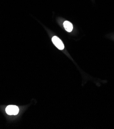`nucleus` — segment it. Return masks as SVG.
Wrapping results in <instances>:
<instances>
[{
    "label": "nucleus",
    "mask_w": 114,
    "mask_h": 129,
    "mask_svg": "<svg viewBox=\"0 0 114 129\" xmlns=\"http://www.w3.org/2000/svg\"><path fill=\"white\" fill-rule=\"evenodd\" d=\"M52 41L56 46L60 50H63L64 48V45L62 41L58 36H54L52 38Z\"/></svg>",
    "instance_id": "f03ea898"
},
{
    "label": "nucleus",
    "mask_w": 114,
    "mask_h": 129,
    "mask_svg": "<svg viewBox=\"0 0 114 129\" xmlns=\"http://www.w3.org/2000/svg\"><path fill=\"white\" fill-rule=\"evenodd\" d=\"M63 26L64 27L65 30L68 32H71L73 30V24L69 22V21H65L64 23H63Z\"/></svg>",
    "instance_id": "7ed1b4c3"
},
{
    "label": "nucleus",
    "mask_w": 114,
    "mask_h": 129,
    "mask_svg": "<svg viewBox=\"0 0 114 129\" xmlns=\"http://www.w3.org/2000/svg\"><path fill=\"white\" fill-rule=\"evenodd\" d=\"M6 112L8 115H16L19 112V108L16 106L10 105L7 106L6 108Z\"/></svg>",
    "instance_id": "f257e3e1"
}]
</instances>
